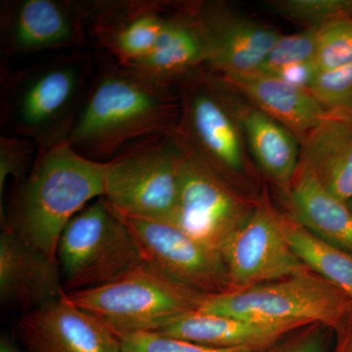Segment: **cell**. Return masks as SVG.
Returning a JSON list of instances; mask_svg holds the SVG:
<instances>
[{
  "label": "cell",
  "instance_id": "1",
  "mask_svg": "<svg viewBox=\"0 0 352 352\" xmlns=\"http://www.w3.org/2000/svg\"><path fill=\"white\" fill-rule=\"evenodd\" d=\"M180 116L170 87L103 60L65 142L87 159L107 163L138 139L175 134Z\"/></svg>",
  "mask_w": 352,
  "mask_h": 352
},
{
  "label": "cell",
  "instance_id": "2",
  "mask_svg": "<svg viewBox=\"0 0 352 352\" xmlns=\"http://www.w3.org/2000/svg\"><path fill=\"white\" fill-rule=\"evenodd\" d=\"M108 170L109 162L87 159L67 142L38 149L29 173L16 182L2 226L57 261L69 222L105 195Z\"/></svg>",
  "mask_w": 352,
  "mask_h": 352
},
{
  "label": "cell",
  "instance_id": "3",
  "mask_svg": "<svg viewBox=\"0 0 352 352\" xmlns=\"http://www.w3.org/2000/svg\"><path fill=\"white\" fill-rule=\"evenodd\" d=\"M98 66L82 50L48 63L4 76L1 124L10 135L32 141L38 149L65 142Z\"/></svg>",
  "mask_w": 352,
  "mask_h": 352
},
{
  "label": "cell",
  "instance_id": "4",
  "mask_svg": "<svg viewBox=\"0 0 352 352\" xmlns=\"http://www.w3.org/2000/svg\"><path fill=\"white\" fill-rule=\"evenodd\" d=\"M62 296L103 322L116 335H124L156 332L175 317L198 310L208 296L144 261L110 283Z\"/></svg>",
  "mask_w": 352,
  "mask_h": 352
},
{
  "label": "cell",
  "instance_id": "5",
  "mask_svg": "<svg viewBox=\"0 0 352 352\" xmlns=\"http://www.w3.org/2000/svg\"><path fill=\"white\" fill-rule=\"evenodd\" d=\"M56 258L65 293L110 283L144 263L129 227L103 197L71 219Z\"/></svg>",
  "mask_w": 352,
  "mask_h": 352
},
{
  "label": "cell",
  "instance_id": "6",
  "mask_svg": "<svg viewBox=\"0 0 352 352\" xmlns=\"http://www.w3.org/2000/svg\"><path fill=\"white\" fill-rule=\"evenodd\" d=\"M198 311L272 323H318L333 331L352 311V300L307 270L277 281L206 296Z\"/></svg>",
  "mask_w": 352,
  "mask_h": 352
},
{
  "label": "cell",
  "instance_id": "7",
  "mask_svg": "<svg viewBox=\"0 0 352 352\" xmlns=\"http://www.w3.org/2000/svg\"><path fill=\"white\" fill-rule=\"evenodd\" d=\"M182 157L175 133L129 146L109 162L103 198L124 214L170 222L179 197Z\"/></svg>",
  "mask_w": 352,
  "mask_h": 352
},
{
  "label": "cell",
  "instance_id": "8",
  "mask_svg": "<svg viewBox=\"0 0 352 352\" xmlns=\"http://www.w3.org/2000/svg\"><path fill=\"white\" fill-rule=\"evenodd\" d=\"M176 138L183 157L179 197L170 222L197 242L220 252L254 207L233 191L223 175Z\"/></svg>",
  "mask_w": 352,
  "mask_h": 352
},
{
  "label": "cell",
  "instance_id": "9",
  "mask_svg": "<svg viewBox=\"0 0 352 352\" xmlns=\"http://www.w3.org/2000/svg\"><path fill=\"white\" fill-rule=\"evenodd\" d=\"M115 210L131 230L145 263L205 296L231 291L219 252L197 242L170 222Z\"/></svg>",
  "mask_w": 352,
  "mask_h": 352
},
{
  "label": "cell",
  "instance_id": "10",
  "mask_svg": "<svg viewBox=\"0 0 352 352\" xmlns=\"http://www.w3.org/2000/svg\"><path fill=\"white\" fill-rule=\"evenodd\" d=\"M287 219L261 201L221 250L231 289L250 288L298 274L308 267L287 238Z\"/></svg>",
  "mask_w": 352,
  "mask_h": 352
},
{
  "label": "cell",
  "instance_id": "11",
  "mask_svg": "<svg viewBox=\"0 0 352 352\" xmlns=\"http://www.w3.org/2000/svg\"><path fill=\"white\" fill-rule=\"evenodd\" d=\"M92 2L18 0L1 6V51L9 55L87 45Z\"/></svg>",
  "mask_w": 352,
  "mask_h": 352
},
{
  "label": "cell",
  "instance_id": "12",
  "mask_svg": "<svg viewBox=\"0 0 352 352\" xmlns=\"http://www.w3.org/2000/svg\"><path fill=\"white\" fill-rule=\"evenodd\" d=\"M189 85L182 94L178 138L217 173L244 168L242 138L237 122L212 83Z\"/></svg>",
  "mask_w": 352,
  "mask_h": 352
},
{
  "label": "cell",
  "instance_id": "13",
  "mask_svg": "<svg viewBox=\"0 0 352 352\" xmlns=\"http://www.w3.org/2000/svg\"><path fill=\"white\" fill-rule=\"evenodd\" d=\"M16 332L29 352H122L108 326L63 296L22 314Z\"/></svg>",
  "mask_w": 352,
  "mask_h": 352
},
{
  "label": "cell",
  "instance_id": "14",
  "mask_svg": "<svg viewBox=\"0 0 352 352\" xmlns=\"http://www.w3.org/2000/svg\"><path fill=\"white\" fill-rule=\"evenodd\" d=\"M65 289L57 261L2 226L0 298L23 314L59 300Z\"/></svg>",
  "mask_w": 352,
  "mask_h": 352
},
{
  "label": "cell",
  "instance_id": "15",
  "mask_svg": "<svg viewBox=\"0 0 352 352\" xmlns=\"http://www.w3.org/2000/svg\"><path fill=\"white\" fill-rule=\"evenodd\" d=\"M168 16L164 4L154 1L92 3V34L116 63L127 67L154 48Z\"/></svg>",
  "mask_w": 352,
  "mask_h": 352
},
{
  "label": "cell",
  "instance_id": "16",
  "mask_svg": "<svg viewBox=\"0 0 352 352\" xmlns=\"http://www.w3.org/2000/svg\"><path fill=\"white\" fill-rule=\"evenodd\" d=\"M298 322H259L236 317L190 311L175 317L159 335L217 349H250L266 351L289 333L305 327Z\"/></svg>",
  "mask_w": 352,
  "mask_h": 352
},
{
  "label": "cell",
  "instance_id": "17",
  "mask_svg": "<svg viewBox=\"0 0 352 352\" xmlns=\"http://www.w3.org/2000/svg\"><path fill=\"white\" fill-rule=\"evenodd\" d=\"M207 34L208 66L223 76L258 73L281 34L252 21L200 13Z\"/></svg>",
  "mask_w": 352,
  "mask_h": 352
},
{
  "label": "cell",
  "instance_id": "18",
  "mask_svg": "<svg viewBox=\"0 0 352 352\" xmlns=\"http://www.w3.org/2000/svg\"><path fill=\"white\" fill-rule=\"evenodd\" d=\"M207 34L200 13L168 16L163 32L147 56L127 66L160 85L185 78L208 63Z\"/></svg>",
  "mask_w": 352,
  "mask_h": 352
},
{
  "label": "cell",
  "instance_id": "19",
  "mask_svg": "<svg viewBox=\"0 0 352 352\" xmlns=\"http://www.w3.org/2000/svg\"><path fill=\"white\" fill-rule=\"evenodd\" d=\"M223 80L280 124L302 142L327 118L307 90L289 85L276 76L254 73L223 76Z\"/></svg>",
  "mask_w": 352,
  "mask_h": 352
},
{
  "label": "cell",
  "instance_id": "20",
  "mask_svg": "<svg viewBox=\"0 0 352 352\" xmlns=\"http://www.w3.org/2000/svg\"><path fill=\"white\" fill-rule=\"evenodd\" d=\"M289 206L296 223L352 254V210L329 192L307 168L298 166L292 183Z\"/></svg>",
  "mask_w": 352,
  "mask_h": 352
},
{
  "label": "cell",
  "instance_id": "21",
  "mask_svg": "<svg viewBox=\"0 0 352 352\" xmlns=\"http://www.w3.org/2000/svg\"><path fill=\"white\" fill-rule=\"evenodd\" d=\"M300 166L311 171L329 192L352 200V124L326 118L302 142Z\"/></svg>",
  "mask_w": 352,
  "mask_h": 352
},
{
  "label": "cell",
  "instance_id": "22",
  "mask_svg": "<svg viewBox=\"0 0 352 352\" xmlns=\"http://www.w3.org/2000/svg\"><path fill=\"white\" fill-rule=\"evenodd\" d=\"M242 124L261 170L278 185L288 188L300 162L295 134L258 108L243 112Z\"/></svg>",
  "mask_w": 352,
  "mask_h": 352
},
{
  "label": "cell",
  "instance_id": "23",
  "mask_svg": "<svg viewBox=\"0 0 352 352\" xmlns=\"http://www.w3.org/2000/svg\"><path fill=\"white\" fill-rule=\"evenodd\" d=\"M287 238L308 270L342 289L352 300V254L319 239L295 220H287Z\"/></svg>",
  "mask_w": 352,
  "mask_h": 352
},
{
  "label": "cell",
  "instance_id": "24",
  "mask_svg": "<svg viewBox=\"0 0 352 352\" xmlns=\"http://www.w3.org/2000/svg\"><path fill=\"white\" fill-rule=\"evenodd\" d=\"M309 92L327 118L352 124V64L320 72Z\"/></svg>",
  "mask_w": 352,
  "mask_h": 352
},
{
  "label": "cell",
  "instance_id": "25",
  "mask_svg": "<svg viewBox=\"0 0 352 352\" xmlns=\"http://www.w3.org/2000/svg\"><path fill=\"white\" fill-rule=\"evenodd\" d=\"M315 62L320 72L352 64V17L340 18L318 28Z\"/></svg>",
  "mask_w": 352,
  "mask_h": 352
},
{
  "label": "cell",
  "instance_id": "26",
  "mask_svg": "<svg viewBox=\"0 0 352 352\" xmlns=\"http://www.w3.org/2000/svg\"><path fill=\"white\" fill-rule=\"evenodd\" d=\"M270 6L280 15L309 28L352 17V0H279L271 2Z\"/></svg>",
  "mask_w": 352,
  "mask_h": 352
},
{
  "label": "cell",
  "instance_id": "27",
  "mask_svg": "<svg viewBox=\"0 0 352 352\" xmlns=\"http://www.w3.org/2000/svg\"><path fill=\"white\" fill-rule=\"evenodd\" d=\"M317 36L318 28H308L289 36H280L258 73L273 75L293 65L315 61Z\"/></svg>",
  "mask_w": 352,
  "mask_h": 352
},
{
  "label": "cell",
  "instance_id": "28",
  "mask_svg": "<svg viewBox=\"0 0 352 352\" xmlns=\"http://www.w3.org/2000/svg\"><path fill=\"white\" fill-rule=\"evenodd\" d=\"M122 352H264L250 349H217L187 340L173 339L156 333L117 335Z\"/></svg>",
  "mask_w": 352,
  "mask_h": 352
},
{
  "label": "cell",
  "instance_id": "29",
  "mask_svg": "<svg viewBox=\"0 0 352 352\" xmlns=\"http://www.w3.org/2000/svg\"><path fill=\"white\" fill-rule=\"evenodd\" d=\"M36 146L29 139L2 134L0 138V199L3 203V190L9 177L16 182L24 179L32 166V154Z\"/></svg>",
  "mask_w": 352,
  "mask_h": 352
},
{
  "label": "cell",
  "instance_id": "30",
  "mask_svg": "<svg viewBox=\"0 0 352 352\" xmlns=\"http://www.w3.org/2000/svg\"><path fill=\"white\" fill-rule=\"evenodd\" d=\"M332 329L315 323L298 329L264 352H330Z\"/></svg>",
  "mask_w": 352,
  "mask_h": 352
},
{
  "label": "cell",
  "instance_id": "31",
  "mask_svg": "<svg viewBox=\"0 0 352 352\" xmlns=\"http://www.w3.org/2000/svg\"><path fill=\"white\" fill-rule=\"evenodd\" d=\"M319 73L320 69L316 62L309 61L287 67L271 76H276L294 87L309 91Z\"/></svg>",
  "mask_w": 352,
  "mask_h": 352
},
{
  "label": "cell",
  "instance_id": "32",
  "mask_svg": "<svg viewBox=\"0 0 352 352\" xmlns=\"http://www.w3.org/2000/svg\"><path fill=\"white\" fill-rule=\"evenodd\" d=\"M330 352H352V311L333 330V344Z\"/></svg>",
  "mask_w": 352,
  "mask_h": 352
},
{
  "label": "cell",
  "instance_id": "33",
  "mask_svg": "<svg viewBox=\"0 0 352 352\" xmlns=\"http://www.w3.org/2000/svg\"><path fill=\"white\" fill-rule=\"evenodd\" d=\"M0 352H24L21 351L20 347L9 339L6 336H2L0 339Z\"/></svg>",
  "mask_w": 352,
  "mask_h": 352
},
{
  "label": "cell",
  "instance_id": "34",
  "mask_svg": "<svg viewBox=\"0 0 352 352\" xmlns=\"http://www.w3.org/2000/svg\"><path fill=\"white\" fill-rule=\"evenodd\" d=\"M349 208H351V210H352V200L351 201H349Z\"/></svg>",
  "mask_w": 352,
  "mask_h": 352
}]
</instances>
